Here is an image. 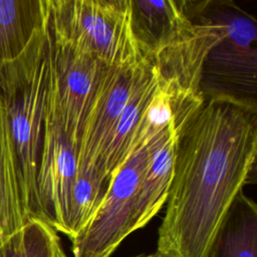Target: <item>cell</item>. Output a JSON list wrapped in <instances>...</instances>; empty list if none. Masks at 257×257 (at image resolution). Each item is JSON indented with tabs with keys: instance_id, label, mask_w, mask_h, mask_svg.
I'll use <instances>...</instances> for the list:
<instances>
[{
	"instance_id": "1",
	"label": "cell",
	"mask_w": 257,
	"mask_h": 257,
	"mask_svg": "<svg viewBox=\"0 0 257 257\" xmlns=\"http://www.w3.org/2000/svg\"><path fill=\"white\" fill-rule=\"evenodd\" d=\"M256 150L257 109L226 98L204 100L178 132L174 177L156 252L207 257L248 180Z\"/></svg>"
},
{
	"instance_id": "2",
	"label": "cell",
	"mask_w": 257,
	"mask_h": 257,
	"mask_svg": "<svg viewBox=\"0 0 257 257\" xmlns=\"http://www.w3.org/2000/svg\"><path fill=\"white\" fill-rule=\"evenodd\" d=\"M48 13V12H47ZM48 88L47 18L27 47L0 65V98L15 146L20 192L28 220L38 219L36 174Z\"/></svg>"
},
{
	"instance_id": "3",
	"label": "cell",
	"mask_w": 257,
	"mask_h": 257,
	"mask_svg": "<svg viewBox=\"0 0 257 257\" xmlns=\"http://www.w3.org/2000/svg\"><path fill=\"white\" fill-rule=\"evenodd\" d=\"M215 28L200 82L204 100L226 98L257 109V24L233 1L206 0Z\"/></svg>"
},
{
	"instance_id": "4",
	"label": "cell",
	"mask_w": 257,
	"mask_h": 257,
	"mask_svg": "<svg viewBox=\"0 0 257 257\" xmlns=\"http://www.w3.org/2000/svg\"><path fill=\"white\" fill-rule=\"evenodd\" d=\"M55 36L112 66L143 61L133 35L130 0H47Z\"/></svg>"
},
{
	"instance_id": "5",
	"label": "cell",
	"mask_w": 257,
	"mask_h": 257,
	"mask_svg": "<svg viewBox=\"0 0 257 257\" xmlns=\"http://www.w3.org/2000/svg\"><path fill=\"white\" fill-rule=\"evenodd\" d=\"M160 134L136 148L111 177L99 209L71 240L74 257H109L125 237L139 229V185Z\"/></svg>"
},
{
	"instance_id": "6",
	"label": "cell",
	"mask_w": 257,
	"mask_h": 257,
	"mask_svg": "<svg viewBox=\"0 0 257 257\" xmlns=\"http://www.w3.org/2000/svg\"><path fill=\"white\" fill-rule=\"evenodd\" d=\"M47 41V96L64 134L77 150L84 119L106 63L52 34L48 22Z\"/></svg>"
},
{
	"instance_id": "7",
	"label": "cell",
	"mask_w": 257,
	"mask_h": 257,
	"mask_svg": "<svg viewBox=\"0 0 257 257\" xmlns=\"http://www.w3.org/2000/svg\"><path fill=\"white\" fill-rule=\"evenodd\" d=\"M77 175V150L64 134L47 96L36 174L38 219L66 236Z\"/></svg>"
},
{
	"instance_id": "8",
	"label": "cell",
	"mask_w": 257,
	"mask_h": 257,
	"mask_svg": "<svg viewBox=\"0 0 257 257\" xmlns=\"http://www.w3.org/2000/svg\"><path fill=\"white\" fill-rule=\"evenodd\" d=\"M152 68L153 65L145 59L132 65L104 66L81 131L77 148L78 174L96 177L103 153L121 113Z\"/></svg>"
},
{
	"instance_id": "9",
	"label": "cell",
	"mask_w": 257,
	"mask_h": 257,
	"mask_svg": "<svg viewBox=\"0 0 257 257\" xmlns=\"http://www.w3.org/2000/svg\"><path fill=\"white\" fill-rule=\"evenodd\" d=\"M130 4L133 35L143 59L150 63L194 26L183 0H130Z\"/></svg>"
},
{
	"instance_id": "10",
	"label": "cell",
	"mask_w": 257,
	"mask_h": 257,
	"mask_svg": "<svg viewBox=\"0 0 257 257\" xmlns=\"http://www.w3.org/2000/svg\"><path fill=\"white\" fill-rule=\"evenodd\" d=\"M178 133L174 124L157 138L142 176L137 202L139 229L146 226L166 204L172 185Z\"/></svg>"
},
{
	"instance_id": "11",
	"label": "cell",
	"mask_w": 257,
	"mask_h": 257,
	"mask_svg": "<svg viewBox=\"0 0 257 257\" xmlns=\"http://www.w3.org/2000/svg\"><path fill=\"white\" fill-rule=\"evenodd\" d=\"M160 86V78L155 66L134 91L121 113L103 153L96 171V177L108 186V182L133 151L138 148L137 135L143 114Z\"/></svg>"
},
{
	"instance_id": "12",
	"label": "cell",
	"mask_w": 257,
	"mask_h": 257,
	"mask_svg": "<svg viewBox=\"0 0 257 257\" xmlns=\"http://www.w3.org/2000/svg\"><path fill=\"white\" fill-rule=\"evenodd\" d=\"M28 221L20 192L15 146L0 98V243L15 235Z\"/></svg>"
},
{
	"instance_id": "13",
	"label": "cell",
	"mask_w": 257,
	"mask_h": 257,
	"mask_svg": "<svg viewBox=\"0 0 257 257\" xmlns=\"http://www.w3.org/2000/svg\"><path fill=\"white\" fill-rule=\"evenodd\" d=\"M257 207L241 191L220 224L207 257H256Z\"/></svg>"
},
{
	"instance_id": "14",
	"label": "cell",
	"mask_w": 257,
	"mask_h": 257,
	"mask_svg": "<svg viewBox=\"0 0 257 257\" xmlns=\"http://www.w3.org/2000/svg\"><path fill=\"white\" fill-rule=\"evenodd\" d=\"M47 12V0H0V65L27 47Z\"/></svg>"
},
{
	"instance_id": "15",
	"label": "cell",
	"mask_w": 257,
	"mask_h": 257,
	"mask_svg": "<svg viewBox=\"0 0 257 257\" xmlns=\"http://www.w3.org/2000/svg\"><path fill=\"white\" fill-rule=\"evenodd\" d=\"M107 185L91 174H78L72 189L67 237L72 240L91 221L99 209Z\"/></svg>"
},
{
	"instance_id": "16",
	"label": "cell",
	"mask_w": 257,
	"mask_h": 257,
	"mask_svg": "<svg viewBox=\"0 0 257 257\" xmlns=\"http://www.w3.org/2000/svg\"><path fill=\"white\" fill-rule=\"evenodd\" d=\"M61 247L57 232L40 219H30L19 231L17 257H56Z\"/></svg>"
},
{
	"instance_id": "17",
	"label": "cell",
	"mask_w": 257,
	"mask_h": 257,
	"mask_svg": "<svg viewBox=\"0 0 257 257\" xmlns=\"http://www.w3.org/2000/svg\"><path fill=\"white\" fill-rule=\"evenodd\" d=\"M19 249V231L0 243V257H17Z\"/></svg>"
},
{
	"instance_id": "18",
	"label": "cell",
	"mask_w": 257,
	"mask_h": 257,
	"mask_svg": "<svg viewBox=\"0 0 257 257\" xmlns=\"http://www.w3.org/2000/svg\"><path fill=\"white\" fill-rule=\"evenodd\" d=\"M134 257H165L162 254L155 252V253H151V254H140L138 256H134Z\"/></svg>"
},
{
	"instance_id": "19",
	"label": "cell",
	"mask_w": 257,
	"mask_h": 257,
	"mask_svg": "<svg viewBox=\"0 0 257 257\" xmlns=\"http://www.w3.org/2000/svg\"><path fill=\"white\" fill-rule=\"evenodd\" d=\"M56 257H67L66 255H65V253H64V251H63V249H62V247H60L59 249H58V251H57V256Z\"/></svg>"
}]
</instances>
